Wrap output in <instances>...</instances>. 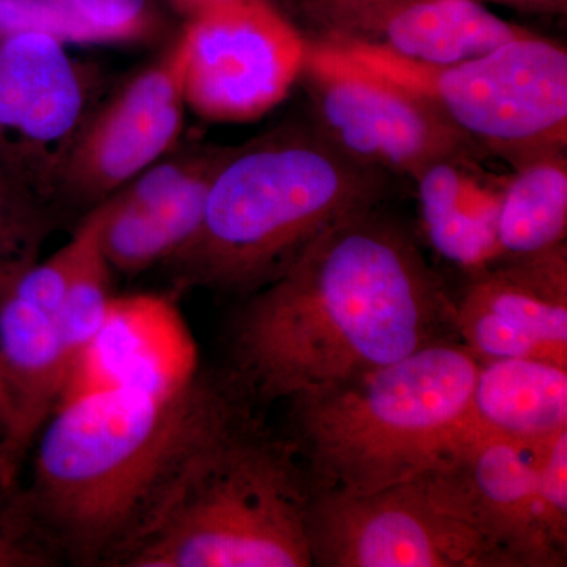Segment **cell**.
I'll list each match as a JSON object with an SVG mask.
<instances>
[{
	"mask_svg": "<svg viewBox=\"0 0 567 567\" xmlns=\"http://www.w3.org/2000/svg\"><path fill=\"white\" fill-rule=\"evenodd\" d=\"M456 301L402 224L372 208L320 237L246 297L226 382L256 404L289 401L454 339Z\"/></svg>",
	"mask_w": 567,
	"mask_h": 567,
	"instance_id": "cell-1",
	"label": "cell"
},
{
	"mask_svg": "<svg viewBox=\"0 0 567 567\" xmlns=\"http://www.w3.org/2000/svg\"><path fill=\"white\" fill-rule=\"evenodd\" d=\"M309 502L292 442L224 382L104 565L312 567Z\"/></svg>",
	"mask_w": 567,
	"mask_h": 567,
	"instance_id": "cell-2",
	"label": "cell"
},
{
	"mask_svg": "<svg viewBox=\"0 0 567 567\" xmlns=\"http://www.w3.org/2000/svg\"><path fill=\"white\" fill-rule=\"evenodd\" d=\"M216 386L174 393L106 386L65 395L33 442L22 503L48 543L106 561L185 442Z\"/></svg>",
	"mask_w": 567,
	"mask_h": 567,
	"instance_id": "cell-3",
	"label": "cell"
},
{
	"mask_svg": "<svg viewBox=\"0 0 567 567\" xmlns=\"http://www.w3.org/2000/svg\"><path fill=\"white\" fill-rule=\"evenodd\" d=\"M386 175L316 128L276 130L234 147L213 178L199 233L173 260L186 281L246 298L328 230L380 207Z\"/></svg>",
	"mask_w": 567,
	"mask_h": 567,
	"instance_id": "cell-4",
	"label": "cell"
},
{
	"mask_svg": "<svg viewBox=\"0 0 567 567\" xmlns=\"http://www.w3.org/2000/svg\"><path fill=\"white\" fill-rule=\"evenodd\" d=\"M480 361L461 341L293 395L290 435L311 492L415 480L461 436Z\"/></svg>",
	"mask_w": 567,
	"mask_h": 567,
	"instance_id": "cell-5",
	"label": "cell"
},
{
	"mask_svg": "<svg viewBox=\"0 0 567 567\" xmlns=\"http://www.w3.org/2000/svg\"><path fill=\"white\" fill-rule=\"evenodd\" d=\"M330 43V41H327ZM334 44L423 99L484 155L522 164L567 148V51L527 32L466 61L431 65Z\"/></svg>",
	"mask_w": 567,
	"mask_h": 567,
	"instance_id": "cell-6",
	"label": "cell"
},
{
	"mask_svg": "<svg viewBox=\"0 0 567 567\" xmlns=\"http://www.w3.org/2000/svg\"><path fill=\"white\" fill-rule=\"evenodd\" d=\"M300 80L317 132L363 166L415 178L442 159L484 156L431 104L327 41L308 39Z\"/></svg>",
	"mask_w": 567,
	"mask_h": 567,
	"instance_id": "cell-7",
	"label": "cell"
},
{
	"mask_svg": "<svg viewBox=\"0 0 567 567\" xmlns=\"http://www.w3.org/2000/svg\"><path fill=\"white\" fill-rule=\"evenodd\" d=\"M181 37L186 107L223 123L259 121L281 104L308 48L270 0H223L188 18Z\"/></svg>",
	"mask_w": 567,
	"mask_h": 567,
	"instance_id": "cell-8",
	"label": "cell"
},
{
	"mask_svg": "<svg viewBox=\"0 0 567 567\" xmlns=\"http://www.w3.org/2000/svg\"><path fill=\"white\" fill-rule=\"evenodd\" d=\"M543 442L461 436L415 481L507 567H565L567 536L555 528L540 495Z\"/></svg>",
	"mask_w": 567,
	"mask_h": 567,
	"instance_id": "cell-9",
	"label": "cell"
},
{
	"mask_svg": "<svg viewBox=\"0 0 567 567\" xmlns=\"http://www.w3.org/2000/svg\"><path fill=\"white\" fill-rule=\"evenodd\" d=\"M306 525L312 566L507 567L415 480L364 495L311 492Z\"/></svg>",
	"mask_w": 567,
	"mask_h": 567,
	"instance_id": "cell-10",
	"label": "cell"
},
{
	"mask_svg": "<svg viewBox=\"0 0 567 567\" xmlns=\"http://www.w3.org/2000/svg\"><path fill=\"white\" fill-rule=\"evenodd\" d=\"M87 103L65 40L47 32L0 40V163L40 199L61 185Z\"/></svg>",
	"mask_w": 567,
	"mask_h": 567,
	"instance_id": "cell-11",
	"label": "cell"
},
{
	"mask_svg": "<svg viewBox=\"0 0 567 567\" xmlns=\"http://www.w3.org/2000/svg\"><path fill=\"white\" fill-rule=\"evenodd\" d=\"M183 70L185 44L178 35L162 59L89 118L59 188L102 204L171 152L185 122Z\"/></svg>",
	"mask_w": 567,
	"mask_h": 567,
	"instance_id": "cell-12",
	"label": "cell"
},
{
	"mask_svg": "<svg viewBox=\"0 0 567 567\" xmlns=\"http://www.w3.org/2000/svg\"><path fill=\"white\" fill-rule=\"evenodd\" d=\"M456 330L480 363L509 358L567 368V246L468 276Z\"/></svg>",
	"mask_w": 567,
	"mask_h": 567,
	"instance_id": "cell-13",
	"label": "cell"
},
{
	"mask_svg": "<svg viewBox=\"0 0 567 567\" xmlns=\"http://www.w3.org/2000/svg\"><path fill=\"white\" fill-rule=\"evenodd\" d=\"M317 40L447 65L529 32L475 0H306Z\"/></svg>",
	"mask_w": 567,
	"mask_h": 567,
	"instance_id": "cell-14",
	"label": "cell"
},
{
	"mask_svg": "<svg viewBox=\"0 0 567 567\" xmlns=\"http://www.w3.org/2000/svg\"><path fill=\"white\" fill-rule=\"evenodd\" d=\"M197 379L196 344L173 301L159 295H114L102 330L76 361L62 399L106 386L174 393Z\"/></svg>",
	"mask_w": 567,
	"mask_h": 567,
	"instance_id": "cell-15",
	"label": "cell"
},
{
	"mask_svg": "<svg viewBox=\"0 0 567 567\" xmlns=\"http://www.w3.org/2000/svg\"><path fill=\"white\" fill-rule=\"evenodd\" d=\"M0 361L13 395V423L0 440V475L18 486L40 429L61 402L73 364L55 317L0 284Z\"/></svg>",
	"mask_w": 567,
	"mask_h": 567,
	"instance_id": "cell-16",
	"label": "cell"
},
{
	"mask_svg": "<svg viewBox=\"0 0 567 567\" xmlns=\"http://www.w3.org/2000/svg\"><path fill=\"white\" fill-rule=\"evenodd\" d=\"M477 162L442 159L413 178L429 244L468 276L499 260L496 223L506 182L488 177Z\"/></svg>",
	"mask_w": 567,
	"mask_h": 567,
	"instance_id": "cell-17",
	"label": "cell"
},
{
	"mask_svg": "<svg viewBox=\"0 0 567 567\" xmlns=\"http://www.w3.org/2000/svg\"><path fill=\"white\" fill-rule=\"evenodd\" d=\"M563 429L567 368L529 358L480 363L461 436L536 443Z\"/></svg>",
	"mask_w": 567,
	"mask_h": 567,
	"instance_id": "cell-18",
	"label": "cell"
},
{
	"mask_svg": "<svg viewBox=\"0 0 567 567\" xmlns=\"http://www.w3.org/2000/svg\"><path fill=\"white\" fill-rule=\"evenodd\" d=\"M566 235V152L548 153L516 167L506 178L499 203V260L546 252L565 245Z\"/></svg>",
	"mask_w": 567,
	"mask_h": 567,
	"instance_id": "cell-19",
	"label": "cell"
},
{
	"mask_svg": "<svg viewBox=\"0 0 567 567\" xmlns=\"http://www.w3.org/2000/svg\"><path fill=\"white\" fill-rule=\"evenodd\" d=\"M93 213V227L80 264L71 276L55 322L61 330L71 364L76 365L82 353L102 330L114 293L111 290V265L100 245V208Z\"/></svg>",
	"mask_w": 567,
	"mask_h": 567,
	"instance_id": "cell-20",
	"label": "cell"
},
{
	"mask_svg": "<svg viewBox=\"0 0 567 567\" xmlns=\"http://www.w3.org/2000/svg\"><path fill=\"white\" fill-rule=\"evenodd\" d=\"M100 208V245L112 270L126 276L173 259L178 251L174 235L147 212L107 197Z\"/></svg>",
	"mask_w": 567,
	"mask_h": 567,
	"instance_id": "cell-21",
	"label": "cell"
},
{
	"mask_svg": "<svg viewBox=\"0 0 567 567\" xmlns=\"http://www.w3.org/2000/svg\"><path fill=\"white\" fill-rule=\"evenodd\" d=\"M43 204L0 163V284L35 262L50 226Z\"/></svg>",
	"mask_w": 567,
	"mask_h": 567,
	"instance_id": "cell-22",
	"label": "cell"
},
{
	"mask_svg": "<svg viewBox=\"0 0 567 567\" xmlns=\"http://www.w3.org/2000/svg\"><path fill=\"white\" fill-rule=\"evenodd\" d=\"M95 33L100 43L141 40L155 28L152 0H54Z\"/></svg>",
	"mask_w": 567,
	"mask_h": 567,
	"instance_id": "cell-23",
	"label": "cell"
},
{
	"mask_svg": "<svg viewBox=\"0 0 567 567\" xmlns=\"http://www.w3.org/2000/svg\"><path fill=\"white\" fill-rule=\"evenodd\" d=\"M50 565L51 544L25 511L21 488L0 475V567Z\"/></svg>",
	"mask_w": 567,
	"mask_h": 567,
	"instance_id": "cell-24",
	"label": "cell"
},
{
	"mask_svg": "<svg viewBox=\"0 0 567 567\" xmlns=\"http://www.w3.org/2000/svg\"><path fill=\"white\" fill-rule=\"evenodd\" d=\"M22 32H47L66 43H100L91 29L54 0H0V40Z\"/></svg>",
	"mask_w": 567,
	"mask_h": 567,
	"instance_id": "cell-25",
	"label": "cell"
},
{
	"mask_svg": "<svg viewBox=\"0 0 567 567\" xmlns=\"http://www.w3.org/2000/svg\"><path fill=\"white\" fill-rule=\"evenodd\" d=\"M539 487L548 517L567 536V429L540 445Z\"/></svg>",
	"mask_w": 567,
	"mask_h": 567,
	"instance_id": "cell-26",
	"label": "cell"
},
{
	"mask_svg": "<svg viewBox=\"0 0 567 567\" xmlns=\"http://www.w3.org/2000/svg\"><path fill=\"white\" fill-rule=\"evenodd\" d=\"M477 3H496L529 14H565L567 0H475Z\"/></svg>",
	"mask_w": 567,
	"mask_h": 567,
	"instance_id": "cell-27",
	"label": "cell"
},
{
	"mask_svg": "<svg viewBox=\"0 0 567 567\" xmlns=\"http://www.w3.org/2000/svg\"><path fill=\"white\" fill-rule=\"evenodd\" d=\"M11 423H13V395L0 361V440L9 434Z\"/></svg>",
	"mask_w": 567,
	"mask_h": 567,
	"instance_id": "cell-28",
	"label": "cell"
},
{
	"mask_svg": "<svg viewBox=\"0 0 567 567\" xmlns=\"http://www.w3.org/2000/svg\"><path fill=\"white\" fill-rule=\"evenodd\" d=\"M171 3L182 11L186 17L192 18L194 14L199 13L208 7L215 6V3L223 2V0H169Z\"/></svg>",
	"mask_w": 567,
	"mask_h": 567,
	"instance_id": "cell-29",
	"label": "cell"
}]
</instances>
